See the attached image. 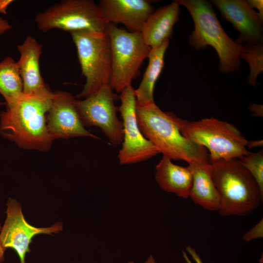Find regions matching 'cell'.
Here are the masks:
<instances>
[{"instance_id": "obj_21", "label": "cell", "mask_w": 263, "mask_h": 263, "mask_svg": "<svg viewBox=\"0 0 263 263\" xmlns=\"http://www.w3.org/2000/svg\"><path fill=\"white\" fill-rule=\"evenodd\" d=\"M242 44L240 58L245 60L250 68L247 81L250 85L255 86L258 83L257 78L263 71V43L254 45Z\"/></svg>"}, {"instance_id": "obj_22", "label": "cell", "mask_w": 263, "mask_h": 263, "mask_svg": "<svg viewBox=\"0 0 263 263\" xmlns=\"http://www.w3.org/2000/svg\"><path fill=\"white\" fill-rule=\"evenodd\" d=\"M241 164L253 177L263 195V151L251 152L239 159Z\"/></svg>"}, {"instance_id": "obj_5", "label": "cell", "mask_w": 263, "mask_h": 263, "mask_svg": "<svg viewBox=\"0 0 263 263\" xmlns=\"http://www.w3.org/2000/svg\"><path fill=\"white\" fill-rule=\"evenodd\" d=\"M170 113L181 134L187 139L209 151L210 162L218 160L240 159L249 154L247 140L233 125L210 118L189 121Z\"/></svg>"}, {"instance_id": "obj_4", "label": "cell", "mask_w": 263, "mask_h": 263, "mask_svg": "<svg viewBox=\"0 0 263 263\" xmlns=\"http://www.w3.org/2000/svg\"><path fill=\"white\" fill-rule=\"evenodd\" d=\"M191 15L194 29L189 37L190 45L196 50L210 46L215 49L219 69L223 73L238 70L242 44L233 40L222 28L212 5L205 0H176Z\"/></svg>"}, {"instance_id": "obj_27", "label": "cell", "mask_w": 263, "mask_h": 263, "mask_svg": "<svg viewBox=\"0 0 263 263\" xmlns=\"http://www.w3.org/2000/svg\"><path fill=\"white\" fill-rule=\"evenodd\" d=\"M253 113V115L257 116H263V106L256 104L250 105L249 108Z\"/></svg>"}, {"instance_id": "obj_29", "label": "cell", "mask_w": 263, "mask_h": 263, "mask_svg": "<svg viewBox=\"0 0 263 263\" xmlns=\"http://www.w3.org/2000/svg\"><path fill=\"white\" fill-rule=\"evenodd\" d=\"M263 144V140L247 141L246 148L251 149L256 147H262Z\"/></svg>"}, {"instance_id": "obj_32", "label": "cell", "mask_w": 263, "mask_h": 263, "mask_svg": "<svg viewBox=\"0 0 263 263\" xmlns=\"http://www.w3.org/2000/svg\"><path fill=\"white\" fill-rule=\"evenodd\" d=\"M1 226H0V230H1Z\"/></svg>"}, {"instance_id": "obj_23", "label": "cell", "mask_w": 263, "mask_h": 263, "mask_svg": "<svg viewBox=\"0 0 263 263\" xmlns=\"http://www.w3.org/2000/svg\"><path fill=\"white\" fill-rule=\"evenodd\" d=\"M263 237V219H262L252 228L245 233L242 237L245 242Z\"/></svg>"}, {"instance_id": "obj_25", "label": "cell", "mask_w": 263, "mask_h": 263, "mask_svg": "<svg viewBox=\"0 0 263 263\" xmlns=\"http://www.w3.org/2000/svg\"><path fill=\"white\" fill-rule=\"evenodd\" d=\"M248 4L253 9L255 8L258 10L257 15L259 19L263 20V0H246Z\"/></svg>"}, {"instance_id": "obj_13", "label": "cell", "mask_w": 263, "mask_h": 263, "mask_svg": "<svg viewBox=\"0 0 263 263\" xmlns=\"http://www.w3.org/2000/svg\"><path fill=\"white\" fill-rule=\"evenodd\" d=\"M221 13V19L231 23L240 33L235 41L254 45L263 42V21L244 0H212Z\"/></svg>"}, {"instance_id": "obj_18", "label": "cell", "mask_w": 263, "mask_h": 263, "mask_svg": "<svg viewBox=\"0 0 263 263\" xmlns=\"http://www.w3.org/2000/svg\"><path fill=\"white\" fill-rule=\"evenodd\" d=\"M155 169V180L163 190L184 199L189 197L192 175L188 167L174 164L171 159L163 155Z\"/></svg>"}, {"instance_id": "obj_8", "label": "cell", "mask_w": 263, "mask_h": 263, "mask_svg": "<svg viewBox=\"0 0 263 263\" xmlns=\"http://www.w3.org/2000/svg\"><path fill=\"white\" fill-rule=\"evenodd\" d=\"M35 21L46 33L57 29L69 32H105L108 22L93 0H62L38 13Z\"/></svg>"}, {"instance_id": "obj_16", "label": "cell", "mask_w": 263, "mask_h": 263, "mask_svg": "<svg viewBox=\"0 0 263 263\" xmlns=\"http://www.w3.org/2000/svg\"><path fill=\"white\" fill-rule=\"evenodd\" d=\"M180 5L176 0L154 11L148 18L140 32L145 43L157 48L169 40L173 27L179 20Z\"/></svg>"}, {"instance_id": "obj_12", "label": "cell", "mask_w": 263, "mask_h": 263, "mask_svg": "<svg viewBox=\"0 0 263 263\" xmlns=\"http://www.w3.org/2000/svg\"><path fill=\"white\" fill-rule=\"evenodd\" d=\"M77 100L70 93L54 92L51 108L47 116L48 132L54 139L73 137L99 138L89 132L80 119Z\"/></svg>"}, {"instance_id": "obj_7", "label": "cell", "mask_w": 263, "mask_h": 263, "mask_svg": "<svg viewBox=\"0 0 263 263\" xmlns=\"http://www.w3.org/2000/svg\"><path fill=\"white\" fill-rule=\"evenodd\" d=\"M105 32L110 41L112 64L110 86L117 93L131 86L150 48L140 32H132L109 23Z\"/></svg>"}, {"instance_id": "obj_15", "label": "cell", "mask_w": 263, "mask_h": 263, "mask_svg": "<svg viewBox=\"0 0 263 263\" xmlns=\"http://www.w3.org/2000/svg\"><path fill=\"white\" fill-rule=\"evenodd\" d=\"M17 49L20 56L17 61L23 83V93L34 94L52 91L42 78L39 59L42 46L32 36H28Z\"/></svg>"}, {"instance_id": "obj_28", "label": "cell", "mask_w": 263, "mask_h": 263, "mask_svg": "<svg viewBox=\"0 0 263 263\" xmlns=\"http://www.w3.org/2000/svg\"><path fill=\"white\" fill-rule=\"evenodd\" d=\"M13 1L12 0H0V13L6 14L8 6Z\"/></svg>"}, {"instance_id": "obj_31", "label": "cell", "mask_w": 263, "mask_h": 263, "mask_svg": "<svg viewBox=\"0 0 263 263\" xmlns=\"http://www.w3.org/2000/svg\"><path fill=\"white\" fill-rule=\"evenodd\" d=\"M128 263H134L133 262L131 261L129 262ZM145 263H156L155 260L154 259L153 257L150 255L147 260Z\"/></svg>"}, {"instance_id": "obj_26", "label": "cell", "mask_w": 263, "mask_h": 263, "mask_svg": "<svg viewBox=\"0 0 263 263\" xmlns=\"http://www.w3.org/2000/svg\"><path fill=\"white\" fill-rule=\"evenodd\" d=\"M12 28L9 22L0 17V35L4 34Z\"/></svg>"}, {"instance_id": "obj_24", "label": "cell", "mask_w": 263, "mask_h": 263, "mask_svg": "<svg viewBox=\"0 0 263 263\" xmlns=\"http://www.w3.org/2000/svg\"><path fill=\"white\" fill-rule=\"evenodd\" d=\"M186 250L190 255L193 259L195 261L196 263H203L199 255L197 253L196 250L190 246H188L186 247ZM182 253L183 256L187 263H192L184 251H182Z\"/></svg>"}, {"instance_id": "obj_3", "label": "cell", "mask_w": 263, "mask_h": 263, "mask_svg": "<svg viewBox=\"0 0 263 263\" xmlns=\"http://www.w3.org/2000/svg\"><path fill=\"white\" fill-rule=\"evenodd\" d=\"M212 178L220 196L223 216L247 215L263 202L256 181L238 159L210 162Z\"/></svg>"}, {"instance_id": "obj_9", "label": "cell", "mask_w": 263, "mask_h": 263, "mask_svg": "<svg viewBox=\"0 0 263 263\" xmlns=\"http://www.w3.org/2000/svg\"><path fill=\"white\" fill-rule=\"evenodd\" d=\"M119 111L122 118L123 140L118 154L121 165L146 161L160 153L158 150L142 133L136 115V99L131 86L120 93Z\"/></svg>"}, {"instance_id": "obj_6", "label": "cell", "mask_w": 263, "mask_h": 263, "mask_svg": "<svg viewBox=\"0 0 263 263\" xmlns=\"http://www.w3.org/2000/svg\"><path fill=\"white\" fill-rule=\"evenodd\" d=\"M75 45L82 75L86 78L77 98H86L110 86L112 54L106 32L81 31L70 33Z\"/></svg>"}, {"instance_id": "obj_1", "label": "cell", "mask_w": 263, "mask_h": 263, "mask_svg": "<svg viewBox=\"0 0 263 263\" xmlns=\"http://www.w3.org/2000/svg\"><path fill=\"white\" fill-rule=\"evenodd\" d=\"M54 96L52 91L34 94L23 93L6 105L0 115V131L19 147L40 151L49 150L54 140L47 125V116Z\"/></svg>"}, {"instance_id": "obj_30", "label": "cell", "mask_w": 263, "mask_h": 263, "mask_svg": "<svg viewBox=\"0 0 263 263\" xmlns=\"http://www.w3.org/2000/svg\"><path fill=\"white\" fill-rule=\"evenodd\" d=\"M5 249L2 247L0 244V263L4 260V255Z\"/></svg>"}, {"instance_id": "obj_11", "label": "cell", "mask_w": 263, "mask_h": 263, "mask_svg": "<svg viewBox=\"0 0 263 263\" xmlns=\"http://www.w3.org/2000/svg\"><path fill=\"white\" fill-rule=\"evenodd\" d=\"M6 205V218L0 231V244L5 250L7 248L14 249L20 263H25V257L30 252V244L34 236L58 233L63 229L59 222L48 227L32 226L25 220L21 205L16 200L9 198Z\"/></svg>"}, {"instance_id": "obj_17", "label": "cell", "mask_w": 263, "mask_h": 263, "mask_svg": "<svg viewBox=\"0 0 263 263\" xmlns=\"http://www.w3.org/2000/svg\"><path fill=\"white\" fill-rule=\"evenodd\" d=\"M188 167L192 175L189 197L207 210L218 211L220 196L212 178L210 163L192 162Z\"/></svg>"}, {"instance_id": "obj_10", "label": "cell", "mask_w": 263, "mask_h": 263, "mask_svg": "<svg viewBox=\"0 0 263 263\" xmlns=\"http://www.w3.org/2000/svg\"><path fill=\"white\" fill-rule=\"evenodd\" d=\"M115 95L110 86H105L96 93L77 100L78 113L83 125L100 128L113 144L122 143L123 124L117 117L114 101Z\"/></svg>"}, {"instance_id": "obj_19", "label": "cell", "mask_w": 263, "mask_h": 263, "mask_svg": "<svg viewBox=\"0 0 263 263\" xmlns=\"http://www.w3.org/2000/svg\"><path fill=\"white\" fill-rule=\"evenodd\" d=\"M169 45V40L157 48H151L148 55V65L140 85L134 90L136 101L140 104L154 102L153 90L164 65V56Z\"/></svg>"}, {"instance_id": "obj_33", "label": "cell", "mask_w": 263, "mask_h": 263, "mask_svg": "<svg viewBox=\"0 0 263 263\" xmlns=\"http://www.w3.org/2000/svg\"><path fill=\"white\" fill-rule=\"evenodd\" d=\"M2 104V103H1V102H0V105Z\"/></svg>"}, {"instance_id": "obj_20", "label": "cell", "mask_w": 263, "mask_h": 263, "mask_svg": "<svg viewBox=\"0 0 263 263\" xmlns=\"http://www.w3.org/2000/svg\"><path fill=\"white\" fill-rule=\"evenodd\" d=\"M0 93L10 105L23 94V83L17 61L7 56L0 62Z\"/></svg>"}, {"instance_id": "obj_14", "label": "cell", "mask_w": 263, "mask_h": 263, "mask_svg": "<svg viewBox=\"0 0 263 263\" xmlns=\"http://www.w3.org/2000/svg\"><path fill=\"white\" fill-rule=\"evenodd\" d=\"M98 6L109 23H122L132 32H140L154 11L146 0H101Z\"/></svg>"}, {"instance_id": "obj_2", "label": "cell", "mask_w": 263, "mask_h": 263, "mask_svg": "<svg viewBox=\"0 0 263 263\" xmlns=\"http://www.w3.org/2000/svg\"><path fill=\"white\" fill-rule=\"evenodd\" d=\"M136 115L139 128L163 155L174 160L210 163L209 153L205 148L194 144L180 132L170 115L164 112L154 102L136 103Z\"/></svg>"}]
</instances>
